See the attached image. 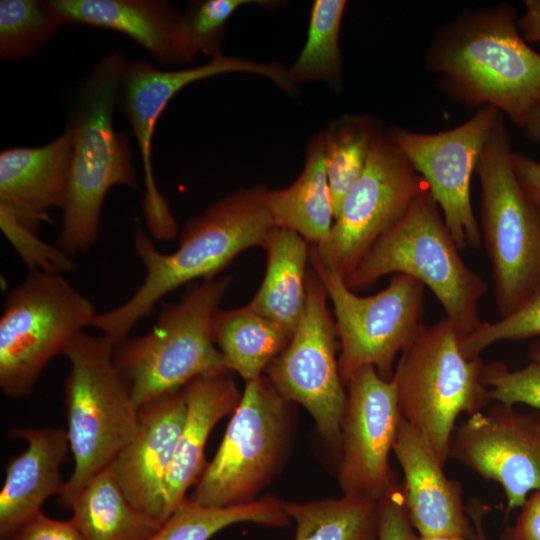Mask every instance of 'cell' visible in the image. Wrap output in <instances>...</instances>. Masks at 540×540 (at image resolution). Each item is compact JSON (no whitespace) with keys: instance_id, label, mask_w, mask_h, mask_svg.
Instances as JSON below:
<instances>
[{"instance_id":"cell-1","label":"cell","mask_w":540,"mask_h":540,"mask_svg":"<svg viewBox=\"0 0 540 540\" xmlns=\"http://www.w3.org/2000/svg\"><path fill=\"white\" fill-rule=\"evenodd\" d=\"M266 191L257 185L218 200L187 222L178 248L169 254L158 251L150 237L137 228L133 242L145 268L144 281L127 301L96 314L91 326L116 346L166 295L194 280L217 277L241 252L263 247L276 227Z\"/></svg>"},{"instance_id":"cell-2","label":"cell","mask_w":540,"mask_h":540,"mask_svg":"<svg viewBox=\"0 0 540 540\" xmlns=\"http://www.w3.org/2000/svg\"><path fill=\"white\" fill-rule=\"evenodd\" d=\"M426 67L455 101L477 110L493 107L520 128L540 100V54L507 3L460 13L442 26L426 52Z\"/></svg>"},{"instance_id":"cell-3","label":"cell","mask_w":540,"mask_h":540,"mask_svg":"<svg viewBox=\"0 0 540 540\" xmlns=\"http://www.w3.org/2000/svg\"><path fill=\"white\" fill-rule=\"evenodd\" d=\"M127 62L122 53L106 55L79 93L71 121L73 152L62 206L59 246L74 254L96 240L103 201L115 185L137 188L129 137L116 132L113 113Z\"/></svg>"},{"instance_id":"cell-4","label":"cell","mask_w":540,"mask_h":540,"mask_svg":"<svg viewBox=\"0 0 540 540\" xmlns=\"http://www.w3.org/2000/svg\"><path fill=\"white\" fill-rule=\"evenodd\" d=\"M429 189L369 249L344 280L352 291L388 274H405L429 288L461 338L482 324L478 304L487 283L463 261Z\"/></svg>"},{"instance_id":"cell-5","label":"cell","mask_w":540,"mask_h":540,"mask_svg":"<svg viewBox=\"0 0 540 540\" xmlns=\"http://www.w3.org/2000/svg\"><path fill=\"white\" fill-rule=\"evenodd\" d=\"M231 281L225 275L190 286L178 302L162 305L150 332L115 346L114 364L138 409L198 377L229 371L212 323Z\"/></svg>"},{"instance_id":"cell-6","label":"cell","mask_w":540,"mask_h":540,"mask_svg":"<svg viewBox=\"0 0 540 540\" xmlns=\"http://www.w3.org/2000/svg\"><path fill=\"white\" fill-rule=\"evenodd\" d=\"M114 348L106 336L82 331L63 353L71 364L64 390L66 431L74 459L60 496L66 507L111 466L138 430L139 409L114 364Z\"/></svg>"},{"instance_id":"cell-7","label":"cell","mask_w":540,"mask_h":540,"mask_svg":"<svg viewBox=\"0 0 540 540\" xmlns=\"http://www.w3.org/2000/svg\"><path fill=\"white\" fill-rule=\"evenodd\" d=\"M481 234L490 259L500 318L522 307L540 288V208L519 182L501 114L478 159Z\"/></svg>"},{"instance_id":"cell-8","label":"cell","mask_w":540,"mask_h":540,"mask_svg":"<svg viewBox=\"0 0 540 540\" xmlns=\"http://www.w3.org/2000/svg\"><path fill=\"white\" fill-rule=\"evenodd\" d=\"M461 337L444 317L423 324L402 351L393 379L402 418L425 439L442 466L450 457L460 414L483 411L490 399L480 357H467Z\"/></svg>"},{"instance_id":"cell-9","label":"cell","mask_w":540,"mask_h":540,"mask_svg":"<svg viewBox=\"0 0 540 540\" xmlns=\"http://www.w3.org/2000/svg\"><path fill=\"white\" fill-rule=\"evenodd\" d=\"M93 303L61 274L30 272L6 296L0 318V388L12 398L34 389L47 363L63 354L96 316Z\"/></svg>"},{"instance_id":"cell-10","label":"cell","mask_w":540,"mask_h":540,"mask_svg":"<svg viewBox=\"0 0 540 540\" xmlns=\"http://www.w3.org/2000/svg\"><path fill=\"white\" fill-rule=\"evenodd\" d=\"M266 376L246 383L214 458L188 499L203 506L252 502L284 463L291 415Z\"/></svg>"},{"instance_id":"cell-11","label":"cell","mask_w":540,"mask_h":540,"mask_svg":"<svg viewBox=\"0 0 540 540\" xmlns=\"http://www.w3.org/2000/svg\"><path fill=\"white\" fill-rule=\"evenodd\" d=\"M309 262L333 305L344 385L365 366L390 380L397 356L423 325L425 286L411 276L394 274L384 289L362 297L347 286L342 276L324 265L313 245Z\"/></svg>"},{"instance_id":"cell-12","label":"cell","mask_w":540,"mask_h":540,"mask_svg":"<svg viewBox=\"0 0 540 540\" xmlns=\"http://www.w3.org/2000/svg\"><path fill=\"white\" fill-rule=\"evenodd\" d=\"M428 186L388 134L375 128L365 169L345 195L327 238L314 246L344 279Z\"/></svg>"},{"instance_id":"cell-13","label":"cell","mask_w":540,"mask_h":540,"mask_svg":"<svg viewBox=\"0 0 540 540\" xmlns=\"http://www.w3.org/2000/svg\"><path fill=\"white\" fill-rule=\"evenodd\" d=\"M306 293L303 314L289 343L265 373L285 400L301 404L310 413L322 438L338 449L347 392L336 359L337 335L328 296L313 269L308 271Z\"/></svg>"},{"instance_id":"cell-14","label":"cell","mask_w":540,"mask_h":540,"mask_svg":"<svg viewBox=\"0 0 540 540\" xmlns=\"http://www.w3.org/2000/svg\"><path fill=\"white\" fill-rule=\"evenodd\" d=\"M233 72L262 75L291 95L297 90L289 69L280 63L251 61L222 53L205 64L179 70H161L142 60L126 65L120 90L123 110L141 153L145 185L142 207L148 230L157 240H170L177 234L176 220L153 175L151 147L157 120L168 102L185 86Z\"/></svg>"},{"instance_id":"cell-15","label":"cell","mask_w":540,"mask_h":540,"mask_svg":"<svg viewBox=\"0 0 540 540\" xmlns=\"http://www.w3.org/2000/svg\"><path fill=\"white\" fill-rule=\"evenodd\" d=\"M500 115L497 109L484 107L449 130L426 134L394 128L388 133L426 182L460 250L482 244L471 202V180Z\"/></svg>"},{"instance_id":"cell-16","label":"cell","mask_w":540,"mask_h":540,"mask_svg":"<svg viewBox=\"0 0 540 540\" xmlns=\"http://www.w3.org/2000/svg\"><path fill=\"white\" fill-rule=\"evenodd\" d=\"M345 386L339 485L344 495L380 502L397 483L389 464L402 420L396 384L365 366Z\"/></svg>"},{"instance_id":"cell-17","label":"cell","mask_w":540,"mask_h":540,"mask_svg":"<svg viewBox=\"0 0 540 540\" xmlns=\"http://www.w3.org/2000/svg\"><path fill=\"white\" fill-rule=\"evenodd\" d=\"M450 457L501 485L507 512L521 508L540 490V416L497 403L456 427Z\"/></svg>"},{"instance_id":"cell-18","label":"cell","mask_w":540,"mask_h":540,"mask_svg":"<svg viewBox=\"0 0 540 540\" xmlns=\"http://www.w3.org/2000/svg\"><path fill=\"white\" fill-rule=\"evenodd\" d=\"M185 416L182 390L139 408L135 436L109 467L130 502L161 524L166 521L165 481Z\"/></svg>"},{"instance_id":"cell-19","label":"cell","mask_w":540,"mask_h":540,"mask_svg":"<svg viewBox=\"0 0 540 540\" xmlns=\"http://www.w3.org/2000/svg\"><path fill=\"white\" fill-rule=\"evenodd\" d=\"M393 453L404 474L403 493L412 526L420 536H459L471 540L472 521L461 487L449 479L422 435L402 418Z\"/></svg>"},{"instance_id":"cell-20","label":"cell","mask_w":540,"mask_h":540,"mask_svg":"<svg viewBox=\"0 0 540 540\" xmlns=\"http://www.w3.org/2000/svg\"><path fill=\"white\" fill-rule=\"evenodd\" d=\"M73 132H64L46 145L12 147L0 153V207L37 230L47 210L62 208L69 183Z\"/></svg>"},{"instance_id":"cell-21","label":"cell","mask_w":540,"mask_h":540,"mask_svg":"<svg viewBox=\"0 0 540 540\" xmlns=\"http://www.w3.org/2000/svg\"><path fill=\"white\" fill-rule=\"evenodd\" d=\"M13 438L26 441V449L10 459L0 492V540H7L42 512L43 503L63 493L60 467L70 449L63 428H18Z\"/></svg>"},{"instance_id":"cell-22","label":"cell","mask_w":540,"mask_h":540,"mask_svg":"<svg viewBox=\"0 0 540 540\" xmlns=\"http://www.w3.org/2000/svg\"><path fill=\"white\" fill-rule=\"evenodd\" d=\"M66 23L89 25L125 34L162 65L190 62L182 13L159 0H51Z\"/></svg>"},{"instance_id":"cell-23","label":"cell","mask_w":540,"mask_h":540,"mask_svg":"<svg viewBox=\"0 0 540 540\" xmlns=\"http://www.w3.org/2000/svg\"><path fill=\"white\" fill-rule=\"evenodd\" d=\"M185 421L165 481L166 520L187 499L206 464L204 451L215 425L237 407L240 393L230 371L202 376L183 389Z\"/></svg>"},{"instance_id":"cell-24","label":"cell","mask_w":540,"mask_h":540,"mask_svg":"<svg viewBox=\"0 0 540 540\" xmlns=\"http://www.w3.org/2000/svg\"><path fill=\"white\" fill-rule=\"evenodd\" d=\"M266 203L278 228L293 231L310 245L321 244L335 220L323 132L308 143L305 165L288 187L266 191Z\"/></svg>"},{"instance_id":"cell-25","label":"cell","mask_w":540,"mask_h":540,"mask_svg":"<svg viewBox=\"0 0 540 540\" xmlns=\"http://www.w3.org/2000/svg\"><path fill=\"white\" fill-rule=\"evenodd\" d=\"M310 244L297 233L275 227L268 235L264 278L247 304L291 335L306 304Z\"/></svg>"},{"instance_id":"cell-26","label":"cell","mask_w":540,"mask_h":540,"mask_svg":"<svg viewBox=\"0 0 540 540\" xmlns=\"http://www.w3.org/2000/svg\"><path fill=\"white\" fill-rule=\"evenodd\" d=\"M67 507L86 540H147L162 525L130 502L110 468L97 474Z\"/></svg>"},{"instance_id":"cell-27","label":"cell","mask_w":540,"mask_h":540,"mask_svg":"<svg viewBox=\"0 0 540 540\" xmlns=\"http://www.w3.org/2000/svg\"><path fill=\"white\" fill-rule=\"evenodd\" d=\"M213 339L227 369L246 383L263 376L292 335L248 305L218 309L212 323Z\"/></svg>"},{"instance_id":"cell-28","label":"cell","mask_w":540,"mask_h":540,"mask_svg":"<svg viewBox=\"0 0 540 540\" xmlns=\"http://www.w3.org/2000/svg\"><path fill=\"white\" fill-rule=\"evenodd\" d=\"M296 523L294 540H376L380 502L343 495L340 498L285 503Z\"/></svg>"},{"instance_id":"cell-29","label":"cell","mask_w":540,"mask_h":540,"mask_svg":"<svg viewBox=\"0 0 540 540\" xmlns=\"http://www.w3.org/2000/svg\"><path fill=\"white\" fill-rule=\"evenodd\" d=\"M242 522L285 527L290 518L285 503L274 496L227 507L203 506L187 498L147 540H209L219 531Z\"/></svg>"},{"instance_id":"cell-30","label":"cell","mask_w":540,"mask_h":540,"mask_svg":"<svg viewBox=\"0 0 540 540\" xmlns=\"http://www.w3.org/2000/svg\"><path fill=\"white\" fill-rule=\"evenodd\" d=\"M345 7L344 0H315L312 4L305 44L288 68L296 84L322 81L340 91L339 32Z\"/></svg>"},{"instance_id":"cell-31","label":"cell","mask_w":540,"mask_h":540,"mask_svg":"<svg viewBox=\"0 0 540 540\" xmlns=\"http://www.w3.org/2000/svg\"><path fill=\"white\" fill-rule=\"evenodd\" d=\"M375 128L367 116L343 115L323 131L335 217L345 195L365 169Z\"/></svg>"},{"instance_id":"cell-32","label":"cell","mask_w":540,"mask_h":540,"mask_svg":"<svg viewBox=\"0 0 540 540\" xmlns=\"http://www.w3.org/2000/svg\"><path fill=\"white\" fill-rule=\"evenodd\" d=\"M64 24L51 0H1V60L14 61L33 55Z\"/></svg>"},{"instance_id":"cell-33","label":"cell","mask_w":540,"mask_h":540,"mask_svg":"<svg viewBox=\"0 0 540 540\" xmlns=\"http://www.w3.org/2000/svg\"><path fill=\"white\" fill-rule=\"evenodd\" d=\"M276 2L257 0L193 1L182 13V27L189 51L195 57L204 54L213 58L222 53L226 24L241 6L258 4L271 6Z\"/></svg>"},{"instance_id":"cell-34","label":"cell","mask_w":540,"mask_h":540,"mask_svg":"<svg viewBox=\"0 0 540 540\" xmlns=\"http://www.w3.org/2000/svg\"><path fill=\"white\" fill-rule=\"evenodd\" d=\"M540 335V288L516 312L495 322H483L472 334L460 339L463 353L480 357L488 346L500 341H515Z\"/></svg>"},{"instance_id":"cell-35","label":"cell","mask_w":540,"mask_h":540,"mask_svg":"<svg viewBox=\"0 0 540 540\" xmlns=\"http://www.w3.org/2000/svg\"><path fill=\"white\" fill-rule=\"evenodd\" d=\"M0 228L30 272L61 274L74 268L75 263L67 252L43 241L36 230L21 223L14 214L2 207Z\"/></svg>"},{"instance_id":"cell-36","label":"cell","mask_w":540,"mask_h":540,"mask_svg":"<svg viewBox=\"0 0 540 540\" xmlns=\"http://www.w3.org/2000/svg\"><path fill=\"white\" fill-rule=\"evenodd\" d=\"M482 382L491 400L507 406L526 404L540 410V364L532 361L527 366L510 370L504 363L483 366Z\"/></svg>"},{"instance_id":"cell-37","label":"cell","mask_w":540,"mask_h":540,"mask_svg":"<svg viewBox=\"0 0 540 540\" xmlns=\"http://www.w3.org/2000/svg\"><path fill=\"white\" fill-rule=\"evenodd\" d=\"M412 528L403 486L396 483L380 501L378 540H411L414 535Z\"/></svg>"},{"instance_id":"cell-38","label":"cell","mask_w":540,"mask_h":540,"mask_svg":"<svg viewBox=\"0 0 540 540\" xmlns=\"http://www.w3.org/2000/svg\"><path fill=\"white\" fill-rule=\"evenodd\" d=\"M7 540H86L71 519L56 520L38 513Z\"/></svg>"},{"instance_id":"cell-39","label":"cell","mask_w":540,"mask_h":540,"mask_svg":"<svg viewBox=\"0 0 540 540\" xmlns=\"http://www.w3.org/2000/svg\"><path fill=\"white\" fill-rule=\"evenodd\" d=\"M513 166L519 182L540 208V162L513 152Z\"/></svg>"},{"instance_id":"cell-40","label":"cell","mask_w":540,"mask_h":540,"mask_svg":"<svg viewBox=\"0 0 540 540\" xmlns=\"http://www.w3.org/2000/svg\"><path fill=\"white\" fill-rule=\"evenodd\" d=\"M522 508L513 528L516 540H540V490L527 499Z\"/></svg>"},{"instance_id":"cell-41","label":"cell","mask_w":540,"mask_h":540,"mask_svg":"<svg viewBox=\"0 0 540 540\" xmlns=\"http://www.w3.org/2000/svg\"><path fill=\"white\" fill-rule=\"evenodd\" d=\"M517 26L527 42H540V0L524 1V12L517 19Z\"/></svg>"},{"instance_id":"cell-42","label":"cell","mask_w":540,"mask_h":540,"mask_svg":"<svg viewBox=\"0 0 540 540\" xmlns=\"http://www.w3.org/2000/svg\"><path fill=\"white\" fill-rule=\"evenodd\" d=\"M467 513L474 527V535L471 540H491L483 531L482 518L484 510L481 508V505L476 503L472 507L469 506ZM498 540H516L513 528L506 529Z\"/></svg>"},{"instance_id":"cell-43","label":"cell","mask_w":540,"mask_h":540,"mask_svg":"<svg viewBox=\"0 0 540 540\" xmlns=\"http://www.w3.org/2000/svg\"><path fill=\"white\" fill-rule=\"evenodd\" d=\"M521 130L528 140L540 143V100L527 114Z\"/></svg>"},{"instance_id":"cell-44","label":"cell","mask_w":540,"mask_h":540,"mask_svg":"<svg viewBox=\"0 0 540 540\" xmlns=\"http://www.w3.org/2000/svg\"><path fill=\"white\" fill-rule=\"evenodd\" d=\"M411 540H468L459 536H420L413 535Z\"/></svg>"},{"instance_id":"cell-45","label":"cell","mask_w":540,"mask_h":540,"mask_svg":"<svg viewBox=\"0 0 540 540\" xmlns=\"http://www.w3.org/2000/svg\"><path fill=\"white\" fill-rule=\"evenodd\" d=\"M530 357L532 361L540 364V342L531 346Z\"/></svg>"}]
</instances>
